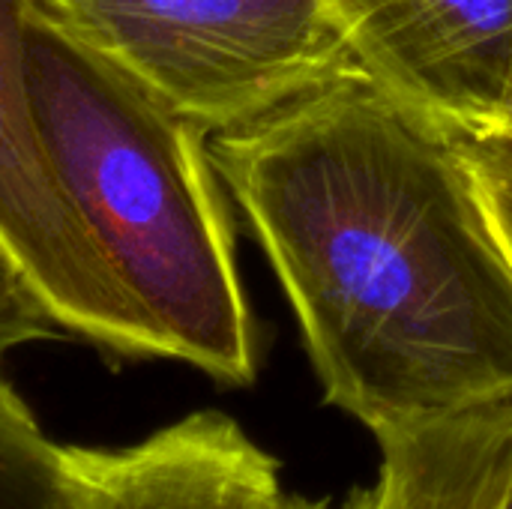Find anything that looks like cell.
I'll return each instance as SVG.
<instances>
[{"label": "cell", "instance_id": "1", "mask_svg": "<svg viewBox=\"0 0 512 509\" xmlns=\"http://www.w3.org/2000/svg\"><path fill=\"white\" fill-rule=\"evenodd\" d=\"M324 402L378 441L512 396V261L462 138L363 66L207 138Z\"/></svg>", "mask_w": 512, "mask_h": 509}, {"label": "cell", "instance_id": "2", "mask_svg": "<svg viewBox=\"0 0 512 509\" xmlns=\"http://www.w3.org/2000/svg\"><path fill=\"white\" fill-rule=\"evenodd\" d=\"M27 84L60 186L165 360L246 387L258 333L207 132L54 21L24 12Z\"/></svg>", "mask_w": 512, "mask_h": 509}, {"label": "cell", "instance_id": "3", "mask_svg": "<svg viewBox=\"0 0 512 509\" xmlns=\"http://www.w3.org/2000/svg\"><path fill=\"white\" fill-rule=\"evenodd\" d=\"M27 9L207 135L360 66L327 0H27Z\"/></svg>", "mask_w": 512, "mask_h": 509}, {"label": "cell", "instance_id": "4", "mask_svg": "<svg viewBox=\"0 0 512 509\" xmlns=\"http://www.w3.org/2000/svg\"><path fill=\"white\" fill-rule=\"evenodd\" d=\"M27 0H0V243L60 333L117 357L165 348L60 186L39 135L24 54Z\"/></svg>", "mask_w": 512, "mask_h": 509}, {"label": "cell", "instance_id": "5", "mask_svg": "<svg viewBox=\"0 0 512 509\" xmlns=\"http://www.w3.org/2000/svg\"><path fill=\"white\" fill-rule=\"evenodd\" d=\"M357 63L456 135L501 129L512 0H327Z\"/></svg>", "mask_w": 512, "mask_h": 509}, {"label": "cell", "instance_id": "6", "mask_svg": "<svg viewBox=\"0 0 512 509\" xmlns=\"http://www.w3.org/2000/svg\"><path fill=\"white\" fill-rule=\"evenodd\" d=\"M75 509H285L279 462L234 417L195 411L117 447H63Z\"/></svg>", "mask_w": 512, "mask_h": 509}, {"label": "cell", "instance_id": "7", "mask_svg": "<svg viewBox=\"0 0 512 509\" xmlns=\"http://www.w3.org/2000/svg\"><path fill=\"white\" fill-rule=\"evenodd\" d=\"M378 444L366 509H501L512 477V396Z\"/></svg>", "mask_w": 512, "mask_h": 509}, {"label": "cell", "instance_id": "8", "mask_svg": "<svg viewBox=\"0 0 512 509\" xmlns=\"http://www.w3.org/2000/svg\"><path fill=\"white\" fill-rule=\"evenodd\" d=\"M0 509H75L63 444L45 435L6 381H0Z\"/></svg>", "mask_w": 512, "mask_h": 509}, {"label": "cell", "instance_id": "9", "mask_svg": "<svg viewBox=\"0 0 512 509\" xmlns=\"http://www.w3.org/2000/svg\"><path fill=\"white\" fill-rule=\"evenodd\" d=\"M54 336H60V327L24 270L0 243V366L12 351Z\"/></svg>", "mask_w": 512, "mask_h": 509}, {"label": "cell", "instance_id": "10", "mask_svg": "<svg viewBox=\"0 0 512 509\" xmlns=\"http://www.w3.org/2000/svg\"><path fill=\"white\" fill-rule=\"evenodd\" d=\"M459 138L471 159L489 222L512 261V144L501 138Z\"/></svg>", "mask_w": 512, "mask_h": 509}, {"label": "cell", "instance_id": "11", "mask_svg": "<svg viewBox=\"0 0 512 509\" xmlns=\"http://www.w3.org/2000/svg\"><path fill=\"white\" fill-rule=\"evenodd\" d=\"M369 507V489H357L351 498H345L342 504L330 501V498H321V501H312V498H294L288 495L285 509H366Z\"/></svg>", "mask_w": 512, "mask_h": 509}, {"label": "cell", "instance_id": "12", "mask_svg": "<svg viewBox=\"0 0 512 509\" xmlns=\"http://www.w3.org/2000/svg\"><path fill=\"white\" fill-rule=\"evenodd\" d=\"M489 138H501V141H510L512 144V84L510 93H507V105H504V120H501V129Z\"/></svg>", "mask_w": 512, "mask_h": 509}, {"label": "cell", "instance_id": "13", "mask_svg": "<svg viewBox=\"0 0 512 509\" xmlns=\"http://www.w3.org/2000/svg\"><path fill=\"white\" fill-rule=\"evenodd\" d=\"M501 509H512V477H510V486H507V492H504V501H501Z\"/></svg>", "mask_w": 512, "mask_h": 509}]
</instances>
